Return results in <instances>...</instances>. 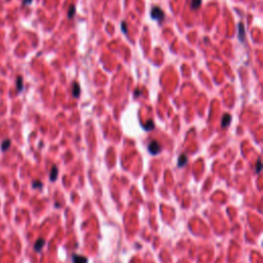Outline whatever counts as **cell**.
<instances>
[{
    "instance_id": "obj_8",
    "label": "cell",
    "mask_w": 263,
    "mask_h": 263,
    "mask_svg": "<svg viewBox=\"0 0 263 263\" xmlns=\"http://www.w3.org/2000/svg\"><path fill=\"white\" fill-rule=\"evenodd\" d=\"M187 161H188V159H187V156L185 155V154H181L178 158V167L179 168L184 167L187 164Z\"/></svg>"
},
{
    "instance_id": "obj_9",
    "label": "cell",
    "mask_w": 263,
    "mask_h": 263,
    "mask_svg": "<svg viewBox=\"0 0 263 263\" xmlns=\"http://www.w3.org/2000/svg\"><path fill=\"white\" fill-rule=\"evenodd\" d=\"M57 178H58V168L56 166H54L51 168V171H50V181H56Z\"/></svg>"
},
{
    "instance_id": "obj_4",
    "label": "cell",
    "mask_w": 263,
    "mask_h": 263,
    "mask_svg": "<svg viewBox=\"0 0 263 263\" xmlns=\"http://www.w3.org/2000/svg\"><path fill=\"white\" fill-rule=\"evenodd\" d=\"M44 245H45V241L43 240V238H39V240H37L36 243L34 244V250L36 252H40L42 250Z\"/></svg>"
},
{
    "instance_id": "obj_2",
    "label": "cell",
    "mask_w": 263,
    "mask_h": 263,
    "mask_svg": "<svg viewBox=\"0 0 263 263\" xmlns=\"http://www.w3.org/2000/svg\"><path fill=\"white\" fill-rule=\"evenodd\" d=\"M148 151L152 155H156L161 151V146L157 141H151L148 145Z\"/></svg>"
},
{
    "instance_id": "obj_10",
    "label": "cell",
    "mask_w": 263,
    "mask_h": 263,
    "mask_svg": "<svg viewBox=\"0 0 263 263\" xmlns=\"http://www.w3.org/2000/svg\"><path fill=\"white\" fill-rule=\"evenodd\" d=\"M10 140L9 139H7V140H4L3 142H2V144H1V150L3 151H7L9 149V147H10Z\"/></svg>"
},
{
    "instance_id": "obj_1",
    "label": "cell",
    "mask_w": 263,
    "mask_h": 263,
    "mask_svg": "<svg viewBox=\"0 0 263 263\" xmlns=\"http://www.w3.org/2000/svg\"><path fill=\"white\" fill-rule=\"evenodd\" d=\"M151 18L157 22H161L164 18V12H162V9H161V7L155 6V7H153L152 10H151Z\"/></svg>"
},
{
    "instance_id": "obj_15",
    "label": "cell",
    "mask_w": 263,
    "mask_h": 263,
    "mask_svg": "<svg viewBox=\"0 0 263 263\" xmlns=\"http://www.w3.org/2000/svg\"><path fill=\"white\" fill-rule=\"evenodd\" d=\"M69 12V13H68V18H69V19L73 18V16H74V13H75V6H74V5H72V6H70L69 12Z\"/></svg>"
},
{
    "instance_id": "obj_14",
    "label": "cell",
    "mask_w": 263,
    "mask_h": 263,
    "mask_svg": "<svg viewBox=\"0 0 263 263\" xmlns=\"http://www.w3.org/2000/svg\"><path fill=\"white\" fill-rule=\"evenodd\" d=\"M42 186H43V184L38 180L34 181V182L32 183V187H33V188H39L40 189V188H42Z\"/></svg>"
},
{
    "instance_id": "obj_11",
    "label": "cell",
    "mask_w": 263,
    "mask_h": 263,
    "mask_svg": "<svg viewBox=\"0 0 263 263\" xmlns=\"http://www.w3.org/2000/svg\"><path fill=\"white\" fill-rule=\"evenodd\" d=\"M17 86H18V92L20 93V92L23 91V78H22V76H19L18 79H17Z\"/></svg>"
},
{
    "instance_id": "obj_5",
    "label": "cell",
    "mask_w": 263,
    "mask_h": 263,
    "mask_svg": "<svg viewBox=\"0 0 263 263\" xmlns=\"http://www.w3.org/2000/svg\"><path fill=\"white\" fill-rule=\"evenodd\" d=\"M231 123V116L229 114H224L223 115V118H222V123H221V126L222 127H227Z\"/></svg>"
},
{
    "instance_id": "obj_13",
    "label": "cell",
    "mask_w": 263,
    "mask_h": 263,
    "mask_svg": "<svg viewBox=\"0 0 263 263\" xmlns=\"http://www.w3.org/2000/svg\"><path fill=\"white\" fill-rule=\"evenodd\" d=\"M202 4V0H191V7L193 9H199Z\"/></svg>"
},
{
    "instance_id": "obj_3",
    "label": "cell",
    "mask_w": 263,
    "mask_h": 263,
    "mask_svg": "<svg viewBox=\"0 0 263 263\" xmlns=\"http://www.w3.org/2000/svg\"><path fill=\"white\" fill-rule=\"evenodd\" d=\"M73 259V263H88V258L83 256H80V255L74 254L72 256Z\"/></svg>"
},
{
    "instance_id": "obj_17",
    "label": "cell",
    "mask_w": 263,
    "mask_h": 263,
    "mask_svg": "<svg viewBox=\"0 0 263 263\" xmlns=\"http://www.w3.org/2000/svg\"><path fill=\"white\" fill-rule=\"evenodd\" d=\"M121 30H123V32L124 34H127V27H126V22H123V23H121Z\"/></svg>"
},
{
    "instance_id": "obj_6",
    "label": "cell",
    "mask_w": 263,
    "mask_h": 263,
    "mask_svg": "<svg viewBox=\"0 0 263 263\" xmlns=\"http://www.w3.org/2000/svg\"><path fill=\"white\" fill-rule=\"evenodd\" d=\"M238 37H240L241 41H245V27H244L243 23L238 24Z\"/></svg>"
},
{
    "instance_id": "obj_16",
    "label": "cell",
    "mask_w": 263,
    "mask_h": 263,
    "mask_svg": "<svg viewBox=\"0 0 263 263\" xmlns=\"http://www.w3.org/2000/svg\"><path fill=\"white\" fill-rule=\"evenodd\" d=\"M260 171H261V159H258L257 161V164H256V173L258 174V173H260Z\"/></svg>"
},
{
    "instance_id": "obj_7",
    "label": "cell",
    "mask_w": 263,
    "mask_h": 263,
    "mask_svg": "<svg viewBox=\"0 0 263 263\" xmlns=\"http://www.w3.org/2000/svg\"><path fill=\"white\" fill-rule=\"evenodd\" d=\"M79 94H80L79 85H78L77 82H74V83H73V86H72V95L75 98H78V97H79Z\"/></svg>"
},
{
    "instance_id": "obj_12",
    "label": "cell",
    "mask_w": 263,
    "mask_h": 263,
    "mask_svg": "<svg viewBox=\"0 0 263 263\" xmlns=\"http://www.w3.org/2000/svg\"><path fill=\"white\" fill-rule=\"evenodd\" d=\"M143 127H144L145 131H151V130H153V127H154V123L152 120H149L147 123L143 126Z\"/></svg>"
},
{
    "instance_id": "obj_18",
    "label": "cell",
    "mask_w": 263,
    "mask_h": 263,
    "mask_svg": "<svg viewBox=\"0 0 263 263\" xmlns=\"http://www.w3.org/2000/svg\"><path fill=\"white\" fill-rule=\"evenodd\" d=\"M32 2V0H23V4L24 5H28Z\"/></svg>"
}]
</instances>
